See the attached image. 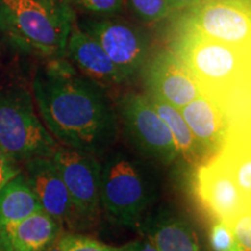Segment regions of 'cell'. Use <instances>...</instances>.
Returning a JSON list of instances; mask_svg holds the SVG:
<instances>
[{
  "instance_id": "cell-1",
  "label": "cell",
  "mask_w": 251,
  "mask_h": 251,
  "mask_svg": "<svg viewBox=\"0 0 251 251\" xmlns=\"http://www.w3.org/2000/svg\"><path fill=\"white\" fill-rule=\"evenodd\" d=\"M33 97L43 125L62 147L99 158L117 141L120 121L106 89L69 62L55 59L39 69Z\"/></svg>"
},
{
  "instance_id": "cell-2",
  "label": "cell",
  "mask_w": 251,
  "mask_h": 251,
  "mask_svg": "<svg viewBox=\"0 0 251 251\" xmlns=\"http://www.w3.org/2000/svg\"><path fill=\"white\" fill-rule=\"evenodd\" d=\"M176 54L231 125L250 121V50L185 34Z\"/></svg>"
},
{
  "instance_id": "cell-3",
  "label": "cell",
  "mask_w": 251,
  "mask_h": 251,
  "mask_svg": "<svg viewBox=\"0 0 251 251\" xmlns=\"http://www.w3.org/2000/svg\"><path fill=\"white\" fill-rule=\"evenodd\" d=\"M158 193V179L148 161L124 150L105 155L100 174V201L101 211L113 222L139 229L153 209Z\"/></svg>"
},
{
  "instance_id": "cell-4",
  "label": "cell",
  "mask_w": 251,
  "mask_h": 251,
  "mask_svg": "<svg viewBox=\"0 0 251 251\" xmlns=\"http://www.w3.org/2000/svg\"><path fill=\"white\" fill-rule=\"evenodd\" d=\"M70 5L0 0V29L17 45L43 56H62L74 23Z\"/></svg>"
},
{
  "instance_id": "cell-5",
  "label": "cell",
  "mask_w": 251,
  "mask_h": 251,
  "mask_svg": "<svg viewBox=\"0 0 251 251\" xmlns=\"http://www.w3.org/2000/svg\"><path fill=\"white\" fill-rule=\"evenodd\" d=\"M59 146L37 115L29 91L20 85L0 86V149L24 164L52 157Z\"/></svg>"
},
{
  "instance_id": "cell-6",
  "label": "cell",
  "mask_w": 251,
  "mask_h": 251,
  "mask_svg": "<svg viewBox=\"0 0 251 251\" xmlns=\"http://www.w3.org/2000/svg\"><path fill=\"white\" fill-rule=\"evenodd\" d=\"M125 133L146 161L170 166L179 159L169 127L150 103L147 94L128 92L117 105Z\"/></svg>"
},
{
  "instance_id": "cell-7",
  "label": "cell",
  "mask_w": 251,
  "mask_h": 251,
  "mask_svg": "<svg viewBox=\"0 0 251 251\" xmlns=\"http://www.w3.org/2000/svg\"><path fill=\"white\" fill-rule=\"evenodd\" d=\"M185 34L251 49L250 2L244 0H207L190 8Z\"/></svg>"
},
{
  "instance_id": "cell-8",
  "label": "cell",
  "mask_w": 251,
  "mask_h": 251,
  "mask_svg": "<svg viewBox=\"0 0 251 251\" xmlns=\"http://www.w3.org/2000/svg\"><path fill=\"white\" fill-rule=\"evenodd\" d=\"M79 29L96 40L117 65L126 81L134 79L149 56L150 39L142 28L122 19H84Z\"/></svg>"
},
{
  "instance_id": "cell-9",
  "label": "cell",
  "mask_w": 251,
  "mask_h": 251,
  "mask_svg": "<svg viewBox=\"0 0 251 251\" xmlns=\"http://www.w3.org/2000/svg\"><path fill=\"white\" fill-rule=\"evenodd\" d=\"M51 159L71 197L78 227L97 225L102 213L100 201L101 162L89 153L62 146Z\"/></svg>"
},
{
  "instance_id": "cell-10",
  "label": "cell",
  "mask_w": 251,
  "mask_h": 251,
  "mask_svg": "<svg viewBox=\"0 0 251 251\" xmlns=\"http://www.w3.org/2000/svg\"><path fill=\"white\" fill-rule=\"evenodd\" d=\"M148 96L181 109L201 96L199 87L176 52L159 50L143 67Z\"/></svg>"
},
{
  "instance_id": "cell-11",
  "label": "cell",
  "mask_w": 251,
  "mask_h": 251,
  "mask_svg": "<svg viewBox=\"0 0 251 251\" xmlns=\"http://www.w3.org/2000/svg\"><path fill=\"white\" fill-rule=\"evenodd\" d=\"M196 191L200 202L215 220L226 224L241 213L251 209L230 174L218 157L196 168Z\"/></svg>"
},
{
  "instance_id": "cell-12",
  "label": "cell",
  "mask_w": 251,
  "mask_h": 251,
  "mask_svg": "<svg viewBox=\"0 0 251 251\" xmlns=\"http://www.w3.org/2000/svg\"><path fill=\"white\" fill-rule=\"evenodd\" d=\"M23 174L41 203L43 212L58 222L62 229L75 230L78 221L74 203L51 157H37L24 163Z\"/></svg>"
},
{
  "instance_id": "cell-13",
  "label": "cell",
  "mask_w": 251,
  "mask_h": 251,
  "mask_svg": "<svg viewBox=\"0 0 251 251\" xmlns=\"http://www.w3.org/2000/svg\"><path fill=\"white\" fill-rule=\"evenodd\" d=\"M139 230L158 251H203L191 222L170 208L152 209Z\"/></svg>"
},
{
  "instance_id": "cell-14",
  "label": "cell",
  "mask_w": 251,
  "mask_h": 251,
  "mask_svg": "<svg viewBox=\"0 0 251 251\" xmlns=\"http://www.w3.org/2000/svg\"><path fill=\"white\" fill-rule=\"evenodd\" d=\"M179 112L207 159L209 161L218 155L231 127L227 114L218 103L200 96L179 109Z\"/></svg>"
},
{
  "instance_id": "cell-15",
  "label": "cell",
  "mask_w": 251,
  "mask_h": 251,
  "mask_svg": "<svg viewBox=\"0 0 251 251\" xmlns=\"http://www.w3.org/2000/svg\"><path fill=\"white\" fill-rule=\"evenodd\" d=\"M65 51L84 76L103 89L127 83L102 47L79 28L71 29Z\"/></svg>"
},
{
  "instance_id": "cell-16",
  "label": "cell",
  "mask_w": 251,
  "mask_h": 251,
  "mask_svg": "<svg viewBox=\"0 0 251 251\" xmlns=\"http://www.w3.org/2000/svg\"><path fill=\"white\" fill-rule=\"evenodd\" d=\"M62 227L46 212L34 213L15 226L1 242L2 251H46L59 240Z\"/></svg>"
},
{
  "instance_id": "cell-17",
  "label": "cell",
  "mask_w": 251,
  "mask_h": 251,
  "mask_svg": "<svg viewBox=\"0 0 251 251\" xmlns=\"http://www.w3.org/2000/svg\"><path fill=\"white\" fill-rule=\"evenodd\" d=\"M215 156L229 171L243 197L251 202L250 121L231 125L224 147Z\"/></svg>"
},
{
  "instance_id": "cell-18",
  "label": "cell",
  "mask_w": 251,
  "mask_h": 251,
  "mask_svg": "<svg viewBox=\"0 0 251 251\" xmlns=\"http://www.w3.org/2000/svg\"><path fill=\"white\" fill-rule=\"evenodd\" d=\"M43 211L23 171L0 190V244L28 216Z\"/></svg>"
},
{
  "instance_id": "cell-19",
  "label": "cell",
  "mask_w": 251,
  "mask_h": 251,
  "mask_svg": "<svg viewBox=\"0 0 251 251\" xmlns=\"http://www.w3.org/2000/svg\"><path fill=\"white\" fill-rule=\"evenodd\" d=\"M147 97H148L152 107L156 109L159 117L170 129L179 158H183L184 162H186L188 165L194 169L208 161L201 147L198 144L186 122L181 117L179 109L172 107L168 103L148 96V94Z\"/></svg>"
},
{
  "instance_id": "cell-20",
  "label": "cell",
  "mask_w": 251,
  "mask_h": 251,
  "mask_svg": "<svg viewBox=\"0 0 251 251\" xmlns=\"http://www.w3.org/2000/svg\"><path fill=\"white\" fill-rule=\"evenodd\" d=\"M125 6L142 24H156L170 14L168 0H125Z\"/></svg>"
},
{
  "instance_id": "cell-21",
  "label": "cell",
  "mask_w": 251,
  "mask_h": 251,
  "mask_svg": "<svg viewBox=\"0 0 251 251\" xmlns=\"http://www.w3.org/2000/svg\"><path fill=\"white\" fill-rule=\"evenodd\" d=\"M62 251H120V248L107 246L92 237L79 234H65L58 240Z\"/></svg>"
},
{
  "instance_id": "cell-22",
  "label": "cell",
  "mask_w": 251,
  "mask_h": 251,
  "mask_svg": "<svg viewBox=\"0 0 251 251\" xmlns=\"http://www.w3.org/2000/svg\"><path fill=\"white\" fill-rule=\"evenodd\" d=\"M209 246L213 251H244L235 240L230 227L221 220H216L211 227Z\"/></svg>"
},
{
  "instance_id": "cell-23",
  "label": "cell",
  "mask_w": 251,
  "mask_h": 251,
  "mask_svg": "<svg viewBox=\"0 0 251 251\" xmlns=\"http://www.w3.org/2000/svg\"><path fill=\"white\" fill-rule=\"evenodd\" d=\"M81 11L98 17H112L121 13L125 8V0H70Z\"/></svg>"
},
{
  "instance_id": "cell-24",
  "label": "cell",
  "mask_w": 251,
  "mask_h": 251,
  "mask_svg": "<svg viewBox=\"0 0 251 251\" xmlns=\"http://www.w3.org/2000/svg\"><path fill=\"white\" fill-rule=\"evenodd\" d=\"M236 242L244 251H251V211H244L227 224Z\"/></svg>"
},
{
  "instance_id": "cell-25",
  "label": "cell",
  "mask_w": 251,
  "mask_h": 251,
  "mask_svg": "<svg viewBox=\"0 0 251 251\" xmlns=\"http://www.w3.org/2000/svg\"><path fill=\"white\" fill-rule=\"evenodd\" d=\"M21 172L20 166L17 162L11 159L6 153L0 149V190L12 180L15 176Z\"/></svg>"
},
{
  "instance_id": "cell-26",
  "label": "cell",
  "mask_w": 251,
  "mask_h": 251,
  "mask_svg": "<svg viewBox=\"0 0 251 251\" xmlns=\"http://www.w3.org/2000/svg\"><path fill=\"white\" fill-rule=\"evenodd\" d=\"M119 248H120V251H158L156 249V247L146 237L141 238V240L131 241L126 246Z\"/></svg>"
},
{
  "instance_id": "cell-27",
  "label": "cell",
  "mask_w": 251,
  "mask_h": 251,
  "mask_svg": "<svg viewBox=\"0 0 251 251\" xmlns=\"http://www.w3.org/2000/svg\"><path fill=\"white\" fill-rule=\"evenodd\" d=\"M207 0H168L170 11H180L185 8H192L194 6L202 4Z\"/></svg>"
},
{
  "instance_id": "cell-28",
  "label": "cell",
  "mask_w": 251,
  "mask_h": 251,
  "mask_svg": "<svg viewBox=\"0 0 251 251\" xmlns=\"http://www.w3.org/2000/svg\"><path fill=\"white\" fill-rule=\"evenodd\" d=\"M41 1L48 2V4H55V5H70V0H41Z\"/></svg>"
},
{
  "instance_id": "cell-29",
  "label": "cell",
  "mask_w": 251,
  "mask_h": 251,
  "mask_svg": "<svg viewBox=\"0 0 251 251\" xmlns=\"http://www.w3.org/2000/svg\"><path fill=\"white\" fill-rule=\"evenodd\" d=\"M46 251H62V248L59 247V244H58V241H57V242H56L55 244H52V246L50 247L49 249H47Z\"/></svg>"
},
{
  "instance_id": "cell-30",
  "label": "cell",
  "mask_w": 251,
  "mask_h": 251,
  "mask_svg": "<svg viewBox=\"0 0 251 251\" xmlns=\"http://www.w3.org/2000/svg\"><path fill=\"white\" fill-rule=\"evenodd\" d=\"M244 1H247V2H250V0H244Z\"/></svg>"
},
{
  "instance_id": "cell-31",
  "label": "cell",
  "mask_w": 251,
  "mask_h": 251,
  "mask_svg": "<svg viewBox=\"0 0 251 251\" xmlns=\"http://www.w3.org/2000/svg\"><path fill=\"white\" fill-rule=\"evenodd\" d=\"M0 251H2V249H1V244H0Z\"/></svg>"
}]
</instances>
